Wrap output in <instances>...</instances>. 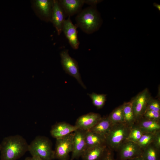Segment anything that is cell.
Returning a JSON list of instances; mask_svg holds the SVG:
<instances>
[{
  "instance_id": "6da1fadb",
  "label": "cell",
  "mask_w": 160,
  "mask_h": 160,
  "mask_svg": "<svg viewBox=\"0 0 160 160\" xmlns=\"http://www.w3.org/2000/svg\"><path fill=\"white\" fill-rule=\"evenodd\" d=\"M29 144L26 140L19 135L4 138L0 146V160H17L28 151Z\"/></svg>"
},
{
  "instance_id": "7a4b0ae2",
  "label": "cell",
  "mask_w": 160,
  "mask_h": 160,
  "mask_svg": "<svg viewBox=\"0 0 160 160\" xmlns=\"http://www.w3.org/2000/svg\"><path fill=\"white\" fill-rule=\"evenodd\" d=\"M75 20L77 27L88 34L96 31L100 23L99 14L94 6H90L81 10L78 14Z\"/></svg>"
},
{
  "instance_id": "3957f363",
  "label": "cell",
  "mask_w": 160,
  "mask_h": 160,
  "mask_svg": "<svg viewBox=\"0 0 160 160\" xmlns=\"http://www.w3.org/2000/svg\"><path fill=\"white\" fill-rule=\"evenodd\" d=\"M131 128L125 122L113 124L105 136L108 147L117 151L119 146L127 140Z\"/></svg>"
},
{
  "instance_id": "277c9868",
  "label": "cell",
  "mask_w": 160,
  "mask_h": 160,
  "mask_svg": "<svg viewBox=\"0 0 160 160\" xmlns=\"http://www.w3.org/2000/svg\"><path fill=\"white\" fill-rule=\"evenodd\" d=\"M28 151L31 156L38 157L42 160L54 159V151L51 142L44 136H36L29 144Z\"/></svg>"
},
{
  "instance_id": "5b68a950",
  "label": "cell",
  "mask_w": 160,
  "mask_h": 160,
  "mask_svg": "<svg viewBox=\"0 0 160 160\" xmlns=\"http://www.w3.org/2000/svg\"><path fill=\"white\" fill-rule=\"evenodd\" d=\"M73 132L56 139L54 159L69 160V154L73 150Z\"/></svg>"
},
{
  "instance_id": "8992f818",
  "label": "cell",
  "mask_w": 160,
  "mask_h": 160,
  "mask_svg": "<svg viewBox=\"0 0 160 160\" xmlns=\"http://www.w3.org/2000/svg\"><path fill=\"white\" fill-rule=\"evenodd\" d=\"M60 54L61 64L64 71L66 73L75 78L84 88L86 89L81 80L78 63L76 60L70 56L68 50H63Z\"/></svg>"
},
{
  "instance_id": "52a82bcc",
  "label": "cell",
  "mask_w": 160,
  "mask_h": 160,
  "mask_svg": "<svg viewBox=\"0 0 160 160\" xmlns=\"http://www.w3.org/2000/svg\"><path fill=\"white\" fill-rule=\"evenodd\" d=\"M117 151L118 160H129L142 156L143 150L137 143L126 141L119 146Z\"/></svg>"
},
{
  "instance_id": "ba28073f",
  "label": "cell",
  "mask_w": 160,
  "mask_h": 160,
  "mask_svg": "<svg viewBox=\"0 0 160 160\" xmlns=\"http://www.w3.org/2000/svg\"><path fill=\"white\" fill-rule=\"evenodd\" d=\"M151 97L148 89L146 88L131 101L136 120L142 117L146 111L148 103Z\"/></svg>"
},
{
  "instance_id": "9c48e42d",
  "label": "cell",
  "mask_w": 160,
  "mask_h": 160,
  "mask_svg": "<svg viewBox=\"0 0 160 160\" xmlns=\"http://www.w3.org/2000/svg\"><path fill=\"white\" fill-rule=\"evenodd\" d=\"M85 131L77 129L73 133V148L71 159L73 160L81 157L87 148Z\"/></svg>"
},
{
  "instance_id": "30bf717a",
  "label": "cell",
  "mask_w": 160,
  "mask_h": 160,
  "mask_svg": "<svg viewBox=\"0 0 160 160\" xmlns=\"http://www.w3.org/2000/svg\"><path fill=\"white\" fill-rule=\"evenodd\" d=\"M77 28L76 25L73 23L71 17H68L65 20L62 28V32L68 39L70 44L75 49H78L80 44L78 37Z\"/></svg>"
},
{
  "instance_id": "8fae6325",
  "label": "cell",
  "mask_w": 160,
  "mask_h": 160,
  "mask_svg": "<svg viewBox=\"0 0 160 160\" xmlns=\"http://www.w3.org/2000/svg\"><path fill=\"white\" fill-rule=\"evenodd\" d=\"M66 17L58 1L53 0L51 22L55 28L58 35L62 32L63 24Z\"/></svg>"
},
{
  "instance_id": "7c38bea8",
  "label": "cell",
  "mask_w": 160,
  "mask_h": 160,
  "mask_svg": "<svg viewBox=\"0 0 160 160\" xmlns=\"http://www.w3.org/2000/svg\"><path fill=\"white\" fill-rule=\"evenodd\" d=\"M101 117L99 113H89L79 117L74 125L77 129L85 131L88 130L94 126Z\"/></svg>"
},
{
  "instance_id": "4fadbf2b",
  "label": "cell",
  "mask_w": 160,
  "mask_h": 160,
  "mask_svg": "<svg viewBox=\"0 0 160 160\" xmlns=\"http://www.w3.org/2000/svg\"><path fill=\"white\" fill-rule=\"evenodd\" d=\"M53 0H35L34 6L37 14L41 20L51 22Z\"/></svg>"
},
{
  "instance_id": "5bb4252c",
  "label": "cell",
  "mask_w": 160,
  "mask_h": 160,
  "mask_svg": "<svg viewBox=\"0 0 160 160\" xmlns=\"http://www.w3.org/2000/svg\"><path fill=\"white\" fill-rule=\"evenodd\" d=\"M77 129L75 125L65 122H60L53 125L50 131L51 135L56 139L74 132Z\"/></svg>"
},
{
  "instance_id": "9a60e30c",
  "label": "cell",
  "mask_w": 160,
  "mask_h": 160,
  "mask_svg": "<svg viewBox=\"0 0 160 160\" xmlns=\"http://www.w3.org/2000/svg\"><path fill=\"white\" fill-rule=\"evenodd\" d=\"M59 2L66 17L78 14L84 4V0H59Z\"/></svg>"
},
{
  "instance_id": "2e32d148",
  "label": "cell",
  "mask_w": 160,
  "mask_h": 160,
  "mask_svg": "<svg viewBox=\"0 0 160 160\" xmlns=\"http://www.w3.org/2000/svg\"><path fill=\"white\" fill-rule=\"evenodd\" d=\"M134 125L140 127L144 133H155L160 131V120L148 119L142 116L136 120Z\"/></svg>"
},
{
  "instance_id": "e0dca14e",
  "label": "cell",
  "mask_w": 160,
  "mask_h": 160,
  "mask_svg": "<svg viewBox=\"0 0 160 160\" xmlns=\"http://www.w3.org/2000/svg\"><path fill=\"white\" fill-rule=\"evenodd\" d=\"M107 147L104 144L87 148L81 157L83 160H99Z\"/></svg>"
},
{
  "instance_id": "ac0fdd59",
  "label": "cell",
  "mask_w": 160,
  "mask_h": 160,
  "mask_svg": "<svg viewBox=\"0 0 160 160\" xmlns=\"http://www.w3.org/2000/svg\"><path fill=\"white\" fill-rule=\"evenodd\" d=\"M113 124L108 116L102 117L97 123L88 130L105 137Z\"/></svg>"
},
{
  "instance_id": "d6986e66",
  "label": "cell",
  "mask_w": 160,
  "mask_h": 160,
  "mask_svg": "<svg viewBox=\"0 0 160 160\" xmlns=\"http://www.w3.org/2000/svg\"><path fill=\"white\" fill-rule=\"evenodd\" d=\"M85 138L87 148L106 144L104 136L89 130L86 131Z\"/></svg>"
},
{
  "instance_id": "ffe728a7",
  "label": "cell",
  "mask_w": 160,
  "mask_h": 160,
  "mask_svg": "<svg viewBox=\"0 0 160 160\" xmlns=\"http://www.w3.org/2000/svg\"><path fill=\"white\" fill-rule=\"evenodd\" d=\"M123 113L124 122L131 128L136 121L133 111L131 102H125L123 104Z\"/></svg>"
},
{
  "instance_id": "44dd1931",
  "label": "cell",
  "mask_w": 160,
  "mask_h": 160,
  "mask_svg": "<svg viewBox=\"0 0 160 160\" xmlns=\"http://www.w3.org/2000/svg\"><path fill=\"white\" fill-rule=\"evenodd\" d=\"M160 151L152 143L143 151L142 156L144 160H160Z\"/></svg>"
},
{
  "instance_id": "7402d4cb",
  "label": "cell",
  "mask_w": 160,
  "mask_h": 160,
  "mask_svg": "<svg viewBox=\"0 0 160 160\" xmlns=\"http://www.w3.org/2000/svg\"><path fill=\"white\" fill-rule=\"evenodd\" d=\"M123 108V104L115 109L108 116L113 124L124 122Z\"/></svg>"
},
{
  "instance_id": "603a6c76",
  "label": "cell",
  "mask_w": 160,
  "mask_h": 160,
  "mask_svg": "<svg viewBox=\"0 0 160 160\" xmlns=\"http://www.w3.org/2000/svg\"><path fill=\"white\" fill-rule=\"evenodd\" d=\"M156 133H147L143 134L137 143L143 151L153 142Z\"/></svg>"
},
{
  "instance_id": "cb8c5ba5",
  "label": "cell",
  "mask_w": 160,
  "mask_h": 160,
  "mask_svg": "<svg viewBox=\"0 0 160 160\" xmlns=\"http://www.w3.org/2000/svg\"><path fill=\"white\" fill-rule=\"evenodd\" d=\"M88 95L91 98L93 105L97 109L101 108L103 106L106 100V95L93 92Z\"/></svg>"
},
{
  "instance_id": "d4e9b609",
  "label": "cell",
  "mask_w": 160,
  "mask_h": 160,
  "mask_svg": "<svg viewBox=\"0 0 160 160\" xmlns=\"http://www.w3.org/2000/svg\"><path fill=\"white\" fill-rule=\"evenodd\" d=\"M144 133H145L140 127L134 125L131 127L128 136L126 141L137 143Z\"/></svg>"
},
{
  "instance_id": "484cf974",
  "label": "cell",
  "mask_w": 160,
  "mask_h": 160,
  "mask_svg": "<svg viewBox=\"0 0 160 160\" xmlns=\"http://www.w3.org/2000/svg\"><path fill=\"white\" fill-rule=\"evenodd\" d=\"M146 110L160 112V103L159 100L151 97L148 103Z\"/></svg>"
},
{
  "instance_id": "4316f807",
  "label": "cell",
  "mask_w": 160,
  "mask_h": 160,
  "mask_svg": "<svg viewBox=\"0 0 160 160\" xmlns=\"http://www.w3.org/2000/svg\"><path fill=\"white\" fill-rule=\"evenodd\" d=\"M142 116L148 119L160 120V112L151 110H146Z\"/></svg>"
},
{
  "instance_id": "83f0119b",
  "label": "cell",
  "mask_w": 160,
  "mask_h": 160,
  "mask_svg": "<svg viewBox=\"0 0 160 160\" xmlns=\"http://www.w3.org/2000/svg\"><path fill=\"white\" fill-rule=\"evenodd\" d=\"M113 152L107 147L99 160H116L114 158Z\"/></svg>"
},
{
  "instance_id": "f1b7e54d",
  "label": "cell",
  "mask_w": 160,
  "mask_h": 160,
  "mask_svg": "<svg viewBox=\"0 0 160 160\" xmlns=\"http://www.w3.org/2000/svg\"><path fill=\"white\" fill-rule=\"evenodd\" d=\"M153 143L157 149L160 150V131L156 133L154 140Z\"/></svg>"
},
{
  "instance_id": "f546056e",
  "label": "cell",
  "mask_w": 160,
  "mask_h": 160,
  "mask_svg": "<svg viewBox=\"0 0 160 160\" xmlns=\"http://www.w3.org/2000/svg\"><path fill=\"white\" fill-rule=\"evenodd\" d=\"M84 4L90 5V6H95L100 1L95 0H84Z\"/></svg>"
},
{
  "instance_id": "4dcf8cb0",
  "label": "cell",
  "mask_w": 160,
  "mask_h": 160,
  "mask_svg": "<svg viewBox=\"0 0 160 160\" xmlns=\"http://www.w3.org/2000/svg\"><path fill=\"white\" fill-rule=\"evenodd\" d=\"M25 160H42L38 157L31 156L25 158Z\"/></svg>"
},
{
  "instance_id": "1f68e13d",
  "label": "cell",
  "mask_w": 160,
  "mask_h": 160,
  "mask_svg": "<svg viewBox=\"0 0 160 160\" xmlns=\"http://www.w3.org/2000/svg\"><path fill=\"white\" fill-rule=\"evenodd\" d=\"M129 160H144L142 156L135 157Z\"/></svg>"
},
{
  "instance_id": "d6a6232c",
  "label": "cell",
  "mask_w": 160,
  "mask_h": 160,
  "mask_svg": "<svg viewBox=\"0 0 160 160\" xmlns=\"http://www.w3.org/2000/svg\"><path fill=\"white\" fill-rule=\"evenodd\" d=\"M154 6L159 11L160 10V5L156 4L154 3Z\"/></svg>"
},
{
  "instance_id": "836d02e7",
  "label": "cell",
  "mask_w": 160,
  "mask_h": 160,
  "mask_svg": "<svg viewBox=\"0 0 160 160\" xmlns=\"http://www.w3.org/2000/svg\"><path fill=\"white\" fill-rule=\"evenodd\" d=\"M71 160L70 159V160Z\"/></svg>"
},
{
  "instance_id": "e575fe53",
  "label": "cell",
  "mask_w": 160,
  "mask_h": 160,
  "mask_svg": "<svg viewBox=\"0 0 160 160\" xmlns=\"http://www.w3.org/2000/svg\"></svg>"
}]
</instances>
